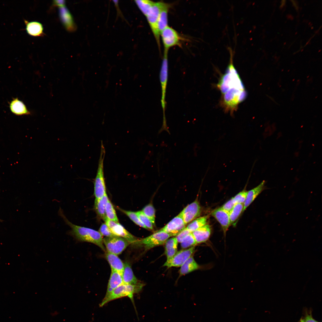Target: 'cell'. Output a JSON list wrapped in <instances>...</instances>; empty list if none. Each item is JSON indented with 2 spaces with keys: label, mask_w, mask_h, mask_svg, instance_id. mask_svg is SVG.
I'll list each match as a JSON object with an SVG mask.
<instances>
[{
  "label": "cell",
  "mask_w": 322,
  "mask_h": 322,
  "mask_svg": "<svg viewBox=\"0 0 322 322\" xmlns=\"http://www.w3.org/2000/svg\"><path fill=\"white\" fill-rule=\"evenodd\" d=\"M230 58L225 73L220 78L217 88L222 94V104L225 110L231 114L236 110L244 100L247 93L243 83L233 64V52L228 48Z\"/></svg>",
  "instance_id": "cell-1"
},
{
  "label": "cell",
  "mask_w": 322,
  "mask_h": 322,
  "mask_svg": "<svg viewBox=\"0 0 322 322\" xmlns=\"http://www.w3.org/2000/svg\"><path fill=\"white\" fill-rule=\"evenodd\" d=\"M58 213L66 224L71 228V230L68 232V234L73 237L76 241L94 244L105 251L102 236L99 232L89 228L73 224L66 218L61 208L58 210Z\"/></svg>",
  "instance_id": "cell-2"
},
{
  "label": "cell",
  "mask_w": 322,
  "mask_h": 322,
  "mask_svg": "<svg viewBox=\"0 0 322 322\" xmlns=\"http://www.w3.org/2000/svg\"><path fill=\"white\" fill-rule=\"evenodd\" d=\"M143 286V284L139 282L136 284H122L113 290L109 294L105 295L100 304V307L103 306L108 302L114 300L127 296L131 299L133 305L134 295L139 292Z\"/></svg>",
  "instance_id": "cell-3"
},
{
  "label": "cell",
  "mask_w": 322,
  "mask_h": 322,
  "mask_svg": "<svg viewBox=\"0 0 322 322\" xmlns=\"http://www.w3.org/2000/svg\"><path fill=\"white\" fill-rule=\"evenodd\" d=\"M105 154V149L102 140L97 173L94 181V194L95 198L97 199L101 198L106 193L103 167Z\"/></svg>",
  "instance_id": "cell-4"
},
{
  "label": "cell",
  "mask_w": 322,
  "mask_h": 322,
  "mask_svg": "<svg viewBox=\"0 0 322 322\" xmlns=\"http://www.w3.org/2000/svg\"><path fill=\"white\" fill-rule=\"evenodd\" d=\"M170 237L167 233L159 230L148 237L138 239L134 244L141 246L144 247L145 250H147L163 244Z\"/></svg>",
  "instance_id": "cell-5"
},
{
  "label": "cell",
  "mask_w": 322,
  "mask_h": 322,
  "mask_svg": "<svg viewBox=\"0 0 322 322\" xmlns=\"http://www.w3.org/2000/svg\"><path fill=\"white\" fill-rule=\"evenodd\" d=\"M164 2H154L145 16L151 29L160 49V34L158 30L157 22L159 14Z\"/></svg>",
  "instance_id": "cell-6"
},
{
  "label": "cell",
  "mask_w": 322,
  "mask_h": 322,
  "mask_svg": "<svg viewBox=\"0 0 322 322\" xmlns=\"http://www.w3.org/2000/svg\"><path fill=\"white\" fill-rule=\"evenodd\" d=\"M107 251L117 255L120 254L130 244L126 239L117 236L103 239Z\"/></svg>",
  "instance_id": "cell-7"
},
{
  "label": "cell",
  "mask_w": 322,
  "mask_h": 322,
  "mask_svg": "<svg viewBox=\"0 0 322 322\" xmlns=\"http://www.w3.org/2000/svg\"><path fill=\"white\" fill-rule=\"evenodd\" d=\"M168 52H164L161 66L160 72V80L162 89L161 103L163 113V122L166 121L165 114V97L168 78Z\"/></svg>",
  "instance_id": "cell-8"
},
{
  "label": "cell",
  "mask_w": 322,
  "mask_h": 322,
  "mask_svg": "<svg viewBox=\"0 0 322 322\" xmlns=\"http://www.w3.org/2000/svg\"><path fill=\"white\" fill-rule=\"evenodd\" d=\"M164 47V52H168L169 49L174 46H179L181 38L177 31L173 28L166 27L160 33Z\"/></svg>",
  "instance_id": "cell-9"
},
{
  "label": "cell",
  "mask_w": 322,
  "mask_h": 322,
  "mask_svg": "<svg viewBox=\"0 0 322 322\" xmlns=\"http://www.w3.org/2000/svg\"><path fill=\"white\" fill-rule=\"evenodd\" d=\"M195 251V247L177 251L170 259L166 260L163 265L168 268L180 267L191 256Z\"/></svg>",
  "instance_id": "cell-10"
},
{
  "label": "cell",
  "mask_w": 322,
  "mask_h": 322,
  "mask_svg": "<svg viewBox=\"0 0 322 322\" xmlns=\"http://www.w3.org/2000/svg\"><path fill=\"white\" fill-rule=\"evenodd\" d=\"M104 221L111 232L114 235L125 239L130 244H134L138 239L126 230L119 222L113 221L107 218Z\"/></svg>",
  "instance_id": "cell-11"
},
{
  "label": "cell",
  "mask_w": 322,
  "mask_h": 322,
  "mask_svg": "<svg viewBox=\"0 0 322 322\" xmlns=\"http://www.w3.org/2000/svg\"><path fill=\"white\" fill-rule=\"evenodd\" d=\"M185 225L180 213L160 230L165 232L170 236H176L186 227Z\"/></svg>",
  "instance_id": "cell-12"
},
{
  "label": "cell",
  "mask_w": 322,
  "mask_h": 322,
  "mask_svg": "<svg viewBox=\"0 0 322 322\" xmlns=\"http://www.w3.org/2000/svg\"><path fill=\"white\" fill-rule=\"evenodd\" d=\"M201 208L197 200H195L187 206L180 213L185 225L199 216Z\"/></svg>",
  "instance_id": "cell-13"
},
{
  "label": "cell",
  "mask_w": 322,
  "mask_h": 322,
  "mask_svg": "<svg viewBox=\"0 0 322 322\" xmlns=\"http://www.w3.org/2000/svg\"><path fill=\"white\" fill-rule=\"evenodd\" d=\"M211 214L221 225L225 236L231 225L229 213L220 207L213 210Z\"/></svg>",
  "instance_id": "cell-14"
},
{
  "label": "cell",
  "mask_w": 322,
  "mask_h": 322,
  "mask_svg": "<svg viewBox=\"0 0 322 322\" xmlns=\"http://www.w3.org/2000/svg\"><path fill=\"white\" fill-rule=\"evenodd\" d=\"M106 258L109 264L111 269L117 271L122 276L124 268V263L117 255L106 252Z\"/></svg>",
  "instance_id": "cell-15"
},
{
  "label": "cell",
  "mask_w": 322,
  "mask_h": 322,
  "mask_svg": "<svg viewBox=\"0 0 322 322\" xmlns=\"http://www.w3.org/2000/svg\"><path fill=\"white\" fill-rule=\"evenodd\" d=\"M265 181H262L258 185L247 191L244 203L243 211L252 203L258 196L265 188Z\"/></svg>",
  "instance_id": "cell-16"
},
{
  "label": "cell",
  "mask_w": 322,
  "mask_h": 322,
  "mask_svg": "<svg viewBox=\"0 0 322 322\" xmlns=\"http://www.w3.org/2000/svg\"><path fill=\"white\" fill-rule=\"evenodd\" d=\"M211 233V229L210 225L206 224L192 233L196 243L199 244L206 241L209 238Z\"/></svg>",
  "instance_id": "cell-17"
},
{
  "label": "cell",
  "mask_w": 322,
  "mask_h": 322,
  "mask_svg": "<svg viewBox=\"0 0 322 322\" xmlns=\"http://www.w3.org/2000/svg\"><path fill=\"white\" fill-rule=\"evenodd\" d=\"M27 33L30 35L34 37L43 36L44 34L43 27L42 24L37 21L29 22L24 20Z\"/></svg>",
  "instance_id": "cell-18"
},
{
  "label": "cell",
  "mask_w": 322,
  "mask_h": 322,
  "mask_svg": "<svg viewBox=\"0 0 322 322\" xmlns=\"http://www.w3.org/2000/svg\"><path fill=\"white\" fill-rule=\"evenodd\" d=\"M10 108L11 112L17 115L30 114L24 103L17 98L14 99L11 102Z\"/></svg>",
  "instance_id": "cell-19"
},
{
  "label": "cell",
  "mask_w": 322,
  "mask_h": 322,
  "mask_svg": "<svg viewBox=\"0 0 322 322\" xmlns=\"http://www.w3.org/2000/svg\"><path fill=\"white\" fill-rule=\"evenodd\" d=\"M59 15L66 28L69 31L74 30V22L72 15L65 6L59 7Z\"/></svg>",
  "instance_id": "cell-20"
},
{
  "label": "cell",
  "mask_w": 322,
  "mask_h": 322,
  "mask_svg": "<svg viewBox=\"0 0 322 322\" xmlns=\"http://www.w3.org/2000/svg\"><path fill=\"white\" fill-rule=\"evenodd\" d=\"M170 5L164 2L161 9L157 22V27L160 33L168 25V13Z\"/></svg>",
  "instance_id": "cell-21"
},
{
  "label": "cell",
  "mask_w": 322,
  "mask_h": 322,
  "mask_svg": "<svg viewBox=\"0 0 322 322\" xmlns=\"http://www.w3.org/2000/svg\"><path fill=\"white\" fill-rule=\"evenodd\" d=\"M122 278L123 284L134 285L139 283L134 275L130 264L127 262L124 263Z\"/></svg>",
  "instance_id": "cell-22"
},
{
  "label": "cell",
  "mask_w": 322,
  "mask_h": 322,
  "mask_svg": "<svg viewBox=\"0 0 322 322\" xmlns=\"http://www.w3.org/2000/svg\"><path fill=\"white\" fill-rule=\"evenodd\" d=\"M109 199L106 193L102 197L99 199H95L94 208L99 216L105 221L107 217L106 215V205Z\"/></svg>",
  "instance_id": "cell-23"
},
{
  "label": "cell",
  "mask_w": 322,
  "mask_h": 322,
  "mask_svg": "<svg viewBox=\"0 0 322 322\" xmlns=\"http://www.w3.org/2000/svg\"><path fill=\"white\" fill-rule=\"evenodd\" d=\"M123 284L122 276L116 270L111 269V273L105 295L109 294L113 290Z\"/></svg>",
  "instance_id": "cell-24"
},
{
  "label": "cell",
  "mask_w": 322,
  "mask_h": 322,
  "mask_svg": "<svg viewBox=\"0 0 322 322\" xmlns=\"http://www.w3.org/2000/svg\"><path fill=\"white\" fill-rule=\"evenodd\" d=\"M178 242L176 237L168 239L165 243V254L166 260L171 259L177 252Z\"/></svg>",
  "instance_id": "cell-25"
},
{
  "label": "cell",
  "mask_w": 322,
  "mask_h": 322,
  "mask_svg": "<svg viewBox=\"0 0 322 322\" xmlns=\"http://www.w3.org/2000/svg\"><path fill=\"white\" fill-rule=\"evenodd\" d=\"M179 273L184 275L198 269L199 266L192 256H191L180 267Z\"/></svg>",
  "instance_id": "cell-26"
},
{
  "label": "cell",
  "mask_w": 322,
  "mask_h": 322,
  "mask_svg": "<svg viewBox=\"0 0 322 322\" xmlns=\"http://www.w3.org/2000/svg\"><path fill=\"white\" fill-rule=\"evenodd\" d=\"M208 217V216L207 215L197 218L193 220L186 228L192 233L206 224Z\"/></svg>",
  "instance_id": "cell-27"
},
{
  "label": "cell",
  "mask_w": 322,
  "mask_h": 322,
  "mask_svg": "<svg viewBox=\"0 0 322 322\" xmlns=\"http://www.w3.org/2000/svg\"><path fill=\"white\" fill-rule=\"evenodd\" d=\"M244 204H236L229 213V216L231 224H233L238 219L242 212H243Z\"/></svg>",
  "instance_id": "cell-28"
},
{
  "label": "cell",
  "mask_w": 322,
  "mask_h": 322,
  "mask_svg": "<svg viewBox=\"0 0 322 322\" xmlns=\"http://www.w3.org/2000/svg\"><path fill=\"white\" fill-rule=\"evenodd\" d=\"M105 213L106 217L108 219L116 222H119L115 211L111 202L109 200L106 205Z\"/></svg>",
  "instance_id": "cell-29"
},
{
  "label": "cell",
  "mask_w": 322,
  "mask_h": 322,
  "mask_svg": "<svg viewBox=\"0 0 322 322\" xmlns=\"http://www.w3.org/2000/svg\"><path fill=\"white\" fill-rule=\"evenodd\" d=\"M135 3L141 11L145 16L154 2L149 0H136Z\"/></svg>",
  "instance_id": "cell-30"
},
{
  "label": "cell",
  "mask_w": 322,
  "mask_h": 322,
  "mask_svg": "<svg viewBox=\"0 0 322 322\" xmlns=\"http://www.w3.org/2000/svg\"><path fill=\"white\" fill-rule=\"evenodd\" d=\"M142 211L149 218L153 225H155V210L151 204L145 206L142 209Z\"/></svg>",
  "instance_id": "cell-31"
},
{
  "label": "cell",
  "mask_w": 322,
  "mask_h": 322,
  "mask_svg": "<svg viewBox=\"0 0 322 322\" xmlns=\"http://www.w3.org/2000/svg\"><path fill=\"white\" fill-rule=\"evenodd\" d=\"M180 243L181 247L184 249L193 246L196 244L192 233L185 236Z\"/></svg>",
  "instance_id": "cell-32"
},
{
  "label": "cell",
  "mask_w": 322,
  "mask_h": 322,
  "mask_svg": "<svg viewBox=\"0 0 322 322\" xmlns=\"http://www.w3.org/2000/svg\"><path fill=\"white\" fill-rule=\"evenodd\" d=\"M120 210L127 215L135 224L141 227L148 229L140 221L137 215L136 212L130 211L122 209H121Z\"/></svg>",
  "instance_id": "cell-33"
},
{
  "label": "cell",
  "mask_w": 322,
  "mask_h": 322,
  "mask_svg": "<svg viewBox=\"0 0 322 322\" xmlns=\"http://www.w3.org/2000/svg\"><path fill=\"white\" fill-rule=\"evenodd\" d=\"M136 213L140 221L148 229H153V225L152 222L142 211H139L136 212Z\"/></svg>",
  "instance_id": "cell-34"
},
{
  "label": "cell",
  "mask_w": 322,
  "mask_h": 322,
  "mask_svg": "<svg viewBox=\"0 0 322 322\" xmlns=\"http://www.w3.org/2000/svg\"><path fill=\"white\" fill-rule=\"evenodd\" d=\"M247 191L244 190L237 194L233 197V199L235 203L244 204L246 199Z\"/></svg>",
  "instance_id": "cell-35"
},
{
  "label": "cell",
  "mask_w": 322,
  "mask_h": 322,
  "mask_svg": "<svg viewBox=\"0 0 322 322\" xmlns=\"http://www.w3.org/2000/svg\"><path fill=\"white\" fill-rule=\"evenodd\" d=\"M99 232L102 236L106 237H112L115 236L111 231L105 223H103L101 225Z\"/></svg>",
  "instance_id": "cell-36"
},
{
  "label": "cell",
  "mask_w": 322,
  "mask_h": 322,
  "mask_svg": "<svg viewBox=\"0 0 322 322\" xmlns=\"http://www.w3.org/2000/svg\"><path fill=\"white\" fill-rule=\"evenodd\" d=\"M236 204L232 198L225 203L221 208L229 213Z\"/></svg>",
  "instance_id": "cell-37"
},
{
  "label": "cell",
  "mask_w": 322,
  "mask_h": 322,
  "mask_svg": "<svg viewBox=\"0 0 322 322\" xmlns=\"http://www.w3.org/2000/svg\"><path fill=\"white\" fill-rule=\"evenodd\" d=\"M191 233L185 227L175 237L178 243H180L184 238L188 235Z\"/></svg>",
  "instance_id": "cell-38"
},
{
  "label": "cell",
  "mask_w": 322,
  "mask_h": 322,
  "mask_svg": "<svg viewBox=\"0 0 322 322\" xmlns=\"http://www.w3.org/2000/svg\"><path fill=\"white\" fill-rule=\"evenodd\" d=\"M300 322H319L314 319L312 317L311 313H306L305 316L301 318Z\"/></svg>",
  "instance_id": "cell-39"
}]
</instances>
